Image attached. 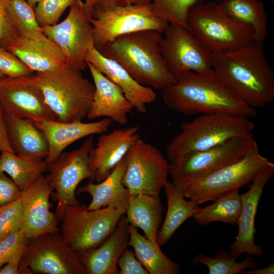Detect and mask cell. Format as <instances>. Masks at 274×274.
<instances>
[{"mask_svg":"<svg viewBox=\"0 0 274 274\" xmlns=\"http://www.w3.org/2000/svg\"><path fill=\"white\" fill-rule=\"evenodd\" d=\"M123 214L110 206L89 210L85 204L71 205L60 219L65 243L81 255L100 245L114 231Z\"/></svg>","mask_w":274,"mask_h":274,"instance_id":"cell-8","label":"cell"},{"mask_svg":"<svg viewBox=\"0 0 274 274\" xmlns=\"http://www.w3.org/2000/svg\"><path fill=\"white\" fill-rule=\"evenodd\" d=\"M272 162L262 156L256 143L243 157L206 173L186 177L174 184L185 197L196 203L215 201L251 182L262 167Z\"/></svg>","mask_w":274,"mask_h":274,"instance_id":"cell-5","label":"cell"},{"mask_svg":"<svg viewBox=\"0 0 274 274\" xmlns=\"http://www.w3.org/2000/svg\"><path fill=\"white\" fill-rule=\"evenodd\" d=\"M4 115L14 153L23 158L45 159L49 152L48 142L35 122L5 112Z\"/></svg>","mask_w":274,"mask_h":274,"instance_id":"cell-25","label":"cell"},{"mask_svg":"<svg viewBox=\"0 0 274 274\" xmlns=\"http://www.w3.org/2000/svg\"><path fill=\"white\" fill-rule=\"evenodd\" d=\"M125 158L122 182L130 195L159 196L169 174V164L160 151L141 138L130 148Z\"/></svg>","mask_w":274,"mask_h":274,"instance_id":"cell-12","label":"cell"},{"mask_svg":"<svg viewBox=\"0 0 274 274\" xmlns=\"http://www.w3.org/2000/svg\"><path fill=\"white\" fill-rule=\"evenodd\" d=\"M86 11L85 3L76 1L70 7L67 16L61 22L42 27L45 35L56 43L67 63L81 70L87 66L86 56L94 47V32Z\"/></svg>","mask_w":274,"mask_h":274,"instance_id":"cell-14","label":"cell"},{"mask_svg":"<svg viewBox=\"0 0 274 274\" xmlns=\"http://www.w3.org/2000/svg\"><path fill=\"white\" fill-rule=\"evenodd\" d=\"M4 76L5 75L3 74V73L0 71V78Z\"/></svg>","mask_w":274,"mask_h":274,"instance_id":"cell-49","label":"cell"},{"mask_svg":"<svg viewBox=\"0 0 274 274\" xmlns=\"http://www.w3.org/2000/svg\"><path fill=\"white\" fill-rule=\"evenodd\" d=\"M30 242L21 229L15 231L0 241V269L18 255H23Z\"/></svg>","mask_w":274,"mask_h":274,"instance_id":"cell-37","label":"cell"},{"mask_svg":"<svg viewBox=\"0 0 274 274\" xmlns=\"http://www.w3.org/2000/svg\"><path fill=\"white\" fill-rule=\"evenodd\" d=\"M77 0H42L35 9L38 23L41 27L58 23L65 10Z\"/></svg>","mask_w":274,"mask_h":274,"instance_id":"cell-36","label":"cell"},{"mask_svg":"<svg viewBox=\"0 0 274 274\" xmlns=\"http://www.w3.org/2000/svg\"><path fill=\"white\" fill-rule=\"evenodd\" d=\"M25 1L29 5V6L35 10L38 4L40 3L42 0H25Z\"/></svg>","mask_w":274,"mask_h":274,"instance_id":"cell-48","label":"cell"},{"mask_svg":"<svg viewBox=\"0 0 274 274\" xmlns=\"http://www.w3.org/2000/svg\"><path fill=\"white\" fill-rule=\"evenodd\" d=\"M199 0H151L157 17L168 23L180 25L188 29V14Z\"/></svg>","mask_w":274,"mask_h":274,"instance_id":"cell-35","label":"cell"},{"mask_svg":"<svg viewBox=\"0 0 274 274\" xmlns=\"http://www.w3.org/2000/svg\"><path fill=\"white\" fill-rule=\"evenodd\" d=\"M256 143L251 132L172 161L169 164L172 183H176L190 176L211 172L236 161L250 151Z\"/></svg>","mask_w":274,"mask_h":274,"instance_id":"cell-15","label":"cell"},{"mask_svg":"<svg viewBox=\"0 0 274 274\" xmlns=\"http://www.w3.org/2000/svg\"><path fill=\"white\" fill-rule=\"evenodd\" d=\"M95 0H85V5L86 13L90 20L92 17L93 9L95 4Z\"/></svg>","mask_w":274,"mask_h":274,"instance_id":"cell-47","label":"cell"},{"mask_svg":"<svg viewBox=\"0 0 274 274\" xmlns=\"http://www.w3.org/2000/svg\"><path fill=\"white\" fill-rule=\"evenodd\" d=\"M7 50L33 72H50L68 64L58 45L43 32L19 36Z\"/></svg>","mask_w":274,"mask_h":274,"instance_id":"cell-20","label":"cell"},{"mask_svg":"<svg viewBox=\"0 0 274 274\" xmlns=\"http://www.w3.org/2000/svg\"><path fill=\"white\" fill-rule=\"evenodd\" d=\"M213 72L246 104L255 109L274 100V73L262 44L212 53Z\"/></svg>","mask_w":274,"mask_h":274,"instance_id":"cell-1","label":"cell"},{"mask_svg":"<svg viewBox=\"0 0 274 274\" xmlns=\"http://www.w3.org/2000/svg\"><path fill=\"white\" fill-rule=\"evenodd\" d=\"M199 1L189 10L188 27L212 53L230 51L255 43L252 28L228 16L219 2Z\"/></svg>","mask_w":274,"mask_h":274,"instance_id":"cell-7","label":"cell"},{"mask_svg":"<svg viewBox=\"0 0 274 274\" xmlns=\"http://www.w3.org/2000/svg\"><path fill=\"white\" fill-rule=\"evenodd\" d=\"M128 225L123 214L114 231L100 245L79 255L86 274L118 273L117 261L128 247Z\"/></svg>","mask_w":274,"mask_h":274,"instance_id":"cell-24","label":"cell"},{"mask_svg":"<svg viewBox=\"0 0 274 274\" xmlns=\"http://www.w3.org/2000/svg\"><path fill=\"white\" fill-rule=\"evenodd\" d=\"M112 122L108 118L92 122L57 120L35 122L48 142L49 152L45 159L47 167L70 145L85 137L106 132Z\"/></svg>","mask_w":274,"mask_h":274,"instance_id":"cell-21","label":"cell"},{"mask_svg":"<svg viewBox=\"0 0 274 274\" xmlns=\"http://www.w3.org/2000/svg\"><path fill=\"white\" fill-rule=\"evenodd\" d=\"M53 191L47 176H41L21 191L22 210L21 230L29 240L48 233L60 231L55 214L50 209Z\"/></svg>","mask_w":274,"mask_h":274,"instance_id":"cell-18","label":"cell"},{"mask_svg":"<svg viewBox=\"0 0 274 274\" xmlns=\"http://www.w3.org/2000/svg\"><path fill=\"white\" fill-rule=\"evenodd\" d=\"M20 273L86 274L80 255L64 241L60 231L30 241L20 260Z\"/></svg>","mask_w":274,"mask_h":274,"instance_id":"cell-11","label":"cell"},{"mask_svg":"<svg viewBox=\"0 0 274 274\" xmlns=\"http://www.w3.org/2000/svg\"><path fill=\"white\" fill-rule=\"evenodd\" d=\"M125 166L124 156L104 180L96 184L89 181L85 185L78 188L77 194L87 193L92 197L87 206L89 210L111 206L125 214L131 196L122 182Z\"/></svg>","mask_w":274,"mask_h":274,"instance_id":"cell-26","label":"cell"},{"mask_svg":"<svg viewBox=\"0 0 274 274\" xmlns=\"http://www.w3.org/2000/svg\"><path fill=\"white\" fill-rule=\"evenodd\" d=\"M160 41L162 57L171 73L177 78L182 73H213L212 53L189 29L168 23Z\"/></svg>","mask_w":274,"mask_h":274,"instance_id":"cell-13","label":"cell"},{"mask_svg":"<svg viewBox=\"0 0 274 274\" xmlns=\"http://www.w3.org/2000/svg\"><path fill=\"white\" fill-rule=\"evenodd\" d=\"M21 190L5 173L0 171V206L20 199Z\"/></svg>","mask_w":274,"mask_h":274,"instance_id":"cell-42","label":"cell"},{"mask_svg":"<svg viewBox=\"0 0 274 274\" xmlns=\"http://www.w3.org/2000/svg\"><path fill=\"white\" fill-rule=\"evenodd\" d=\"M274 273V263L272 261L269 265L265 267L252 270H244L239 272V274H273Z\"/></svg>","mask_w":274,"mask_h":274,"instance_id":"cell-46","label":"cell"},{"mask_svg":"<svg viewBox=\"0 0 274 274\" xmlns=\"http://www.w3.org/2000/svg\"><path fill=\"white\" fill-rule=\"evenodd\" d=\"M270 1H272V2H273V0H270Z\"/></svg>","mask_w":274,"mask_h":274,"instance_id":"cell-50","label":"cell"},{"mask_svg":"<svg viewBox=\"0 0 274 274\" xmlns=\"http://www.w3.org/2000/svg\"><path fill=\"white\" fill-rule=\"evenodd\" d=\"M0 71L5 76L10 77L28 75L33 73L15 55L1 46Z\"/></svg>","mask_w":274,"mask_h":274,"instance_id":"cell-39","label":"cell"},{"mask_svg":"<svg viewBox=\"0 0 274 274\" xmlns=\"http://www.w3.org/2000/svg\"><path fill=\"white\" fill-rule=\"evenodd\" d=\"M128 246L133 249L135 256L149 274H178L180 266L167 257L157 242L142 235L136 227L128 225Z\"/></svg>","mask_w":274,"mask_h":274,"instance_id":"cell-29","label":"cell"},{"mask_svg":"<svg viewBox=\"0 0 274 274\" xmlns=\"http://www.w3.org/2000/svg\"><path fill=\"white\" fill-rule=\"evenodd\" d=\"M118 273L149 274L136 258L134 251L125 249L117 261Z\"/></svg>","mask_w":274,"mask_h":274,"instance_id":"cell-40","label":"cell"},{"mask_svg":"<svg viewBox=\"0 0 274 274\" xmlns=\"http://www.w3.org/2000/svg\"><path fill=\"white\" fill-rule=\"evenodd\" d=\"M192 263L194 265H206L209 274H237L247 269L255 268L257 266L250 255H248L242 261L238 262L229 252L224 250L217 252L212 257L198 254L193 258Z\"/></svg>","mask_w":274,"mask_h":274,"instance_id":"cell-33","label":"cell"},{"mask_svg":"<svg viewBox=\"0 0 274 274\" xmlns=\"http://www.w3.org/2000/svg\"><path fill=\"white\" fill-rule=\"evenodd\" d=\"M81 71L67 64L52 72L33 74L35 84L58 121H82L87 117L95 87Z\"/></svg>","mask_w":274,"mask_h":274,"instance_id":"cell-4","label":"cell"},{"mask_svg":"<svg viewBox=\"0 0 274 274\" xmlns=\"http://www.w3.org/2000/svg\"><path fill=\"white\" fill-rule=\"evenodd\" d=\"M223 11L234 20L251 26L255 43L262 44L267 34V17L260 0H221Z\"/></svg>","mask_w":274,"mask_h":274,"instance_id":"cell-30","label":"cell"},{"mask_svg":"<svg viewBox=\"0 0 274 274\" xmlns=\"http://www.w3.org/2000/svg\"><path fill=\"white\" fill-rule=\"evenodd\" d=\"M94 147V135H91L78 149L63 152L47 167L49 174L46 176L55 190L51 194L52 199L57 202L55 215L58 221L66 207L80 204L76 192L81 182L86 179L93 182L89 154Z\"/></svg>","mask_w":274,"mask_h":274,"instance_id":"cell-10","label":"cell"},{"mask_svg":"<svg viewBox=\"0 0 274 274\" xmlns=\"http://www.w3.org/2000/svg\"><path fill=\"white\" fill-rule=\"evenodd\" d=\"M18 36L8 16L4 0H0V46L8 49Z\"/></svg>","mask_w":274,"mask_h":274,"instance_id":"cell-41","label":"cell"},{"mask_svg":"<svg viewBox=\"0 0 274 274\" xmlns=\"http://www.w3.org/2000/svg\"><path fill=\"white\" fill-rule=\"evenodd\" d=\"M255 126L248 118L227 114H203L181 125V132L166 148L167 156L171 162L178 160L251 133Z\"/></svg>","mask_w":274,"mask_h":274,"instance_id":"cell-6","label":"cell"},{"mask_svg":"<svg viewBox=\"0 0 274 274\" xmlns=\"http://www.w3.org/2000/svg\"><path fill=\"white\" fill-rule=\"evenodd\" d=\"M165 105L181 114H227L245 118L256 115L214 73L187 71L162 91Z\"/></svg>","mask_w":274,"mask_h":274,"instance_id":"cell-2","label":"cell"},{"mask_svg":"<svg viewBox=\"0 0 274 274\" xmlns=\"http://www.w3.org/2000/svg\"><path fill=\"white\" fill-rule=\"evenodd\" d=\"M23 255L13 258L0 269V274H18L19 265Z\"/></svg>","mask_w":274,"mask_h":274,"instance_id":"cell-45","label":"cell"},{"mask_svg":"<svg viewBox=\"0 0 274 274\" xmlns=\"http://www.w3.org/2000/svg\"><path fill=\"white\" fill-rule=\"evenodd\" d=\"M151 3V0H95L93 8L108 9L129 5H142Z\"/></svg>","mask_w":274,"mask_h":274,"instance_id":"cell-43","label":"cell"},{"mask_svg":"<svg viewBox=\"0 0 274 274\" xmlns=\"http://www.w3.org/2000/svg\"><path fill=\"white\" fill-rule=\"evenodd\" d=\"M33 74L0 78V104L3 111L34 122L56 120L33 81Z\"/></svg>","mask_w":274,"mask_h":274,"instance_id":"cell-16","label":"cell"},{"mask_svg":"<svg viewBox=\"0 0 274 274\" xmlns=\"http://www.w3.org/2000/svg\"><path fill=\"white\" fill-rule=\"evenodd\" d=\"M85 59L122 90L138 113H146L147 105L156 100L157 95L151 87L138 83L117 62L103 56L94 47L88 51Z\"/></svg>","mask_w":274,"mask_h":274,"instance_id":"cell-23","label":"cell"},{"mask_svg":"<svg viewBox=\"0 0 274 274\" xmlns=\"http://www.w3.org/2000/svg\"><path fill=\"white\" fill-rule=\"evenodd\" d=\"M6 151L13 152L8 139L3 110L0 104V155Z\"/></svg>","mask_w":274,"mask_h":274,"instance_id":"cell-44","label":"cell"},{"mask_svg":"<svg viewBox=\"0 0 274 274\" xmlns=\"http://www.w3.org/2000/svg\"><path fill=\"white\" fill-rule=\"evenodd\" d=\"M162 33L144 30L120 36L98 52L117 62L139 84L163 90L177 78L168 71L162 55Z\"/></svg>","mask_w":274,"mask_h":274,"instance_id":"cell-3","label":"cell"},{"mask_svg":"<svg viewBox=\"0 0 274 274\" xmlns=\"http://www.w3.org/2000/svg\"><path fill=\"white\" fill-rule=\"evenodd\" d=\"M0 171L8 174L22 191L47 171V165L45 159L23 158L6 151L0 155Z\"/></svg>","mask_w":274,"mask_h":274,"instance_id":"cell-31","label":"cell"},{"mask_svg":"<svg viewBox=\"0 0 274 274\" xmlns=\"http://www.w3.org/2000/svg\"><path fill=\"white\" fill-rule=\"evenodd\" d=\"M163 188L167 198V210L157 234V242L160 246L165 245L179 227L200 209L193 201L185 199L186 197L172 182L167 181Z\"/></svg>","mask_w":274,"mask_h":274,"instance_id":"cell-28","label":"cell"},{"mask_svg":"<svg viewBox=\"0 0 274 274\" xmlns=\"http://www.w3.org/2000/svg\"><path fill=\"white\" fill-rule=\"evenodd\" d=\"M93 80L95 92L87 117L93 120L101 117L111 119L119 125L128 122V114L134 109L122 90L94 65L87 63Z\"/></svg>","mask_w":274,"mask_h":274,"instance_id":"cell-22","label":"cell"},{"mask_svg":"<svg viewBox=\"0 0 274 274\" xmlns=\"http://www.w3.org/2000/svg\"><path fill=\"white\" fill-rule=\"evenodd\" d=\"M273 174L272 163L262 167L251 181L249 190L241 195L242 211L237 223L238 233L229 248V253L235 259L244 253L260 256L263 253V247L256 245L254 241L257 231L255 217L264 186Z\"/></svg>","mask_w":274,"mask_h":274,"instance_id":"cell-17","label":"cell"},{"mask_svg":"<svg viewBox=\"0 0 274 274\" xmlns=\"http://www.w3.org/2000/svg\"><path fill=\"white\" fill-rule=\"evenodd\" d=\"M22 210L20 199L0 206V241L21 228Z\"/></svg>","mask_w":274,"mask_h":274,"instance_id":"cell-38","label":"cell"},{"mask_svg":"<svg viewBox=\"0 0 274 274\" xmlns=\"http://www.w3.org/2000/svg\"><path fill=\"white\" fill-rule=\"evenodd\" d=\"M94 48L99 51L117 38L144 30L163 32L168 23L155 14L152 3L101 9L93 8L90 19Z\"/></svg>","mask_w":274,"mask_h":274,"instance_id":"cell-9","label":"cell"},{"mask_svg":"<svg viewBox=\"0 0 274 274\" xmlns=\"http://www.w3.org/2000/svg\"><path fill=\"white\" fill-rule=\"evenodd\" d=\"M137 126L116 128L102 134L89 154L93 181L99 183L111 173L130 148L141 137Z\"/></svg>","mask_w":274,"mask_h":274,"instance_id":"cell-19","label":"cell"},{"mask_svg":"<svg viewBox=\"0 0 274 274\" xmlns=\"http://www.w3.org/2000/svg\"><path fill=\"white\" fill-rule=\"evenodd\" d=\"M214 203L200 210L193 218L197 223L207 225L220 221L237 224L242 211L241 195L238 189L228 192L216 199Z\"/></svg>","mask_w":274,"mask_h":274,"instance_id":"cell-32","label":"cell"},{"mask_svg":"<svg viewBox=\"0 0 274 274\" xmlns=\"http://www.w3.org/2000/svg\"><path fill=\"white\" fill-rule=\"evenodd\" d=\"M163 211L159 196L138 194L130 196L125 214L130 225L141 229L146 238L157 242Z\"/></svg>","mask_w":274,"mask_h":274,"instance_id":"cell-27","label":"cell"},{"mask_svg":"<svg viewBox=\"0 0 274 274\" xmlns=\"http://www.w3.org/2000/svg\"><path fill=\"white\" fill-rule=\"evenodd\" d=\"M9 19L18 36L42 32L35 10L25 0H4Z\"/></svg>","mask_w":274,"mask_h":274,"instance_id":"cell-34","label":"cell"}]
</instances>
